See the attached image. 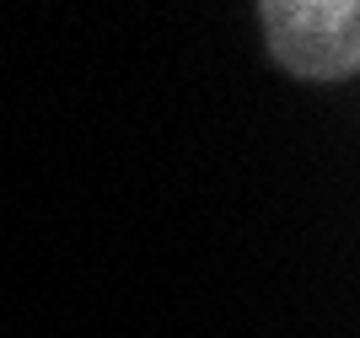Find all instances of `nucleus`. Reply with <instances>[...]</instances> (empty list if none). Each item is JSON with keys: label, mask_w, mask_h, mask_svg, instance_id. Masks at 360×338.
Masks as SVG:
<instances>
[{"label": "nucleus", "mask_w": 360, "mask_h": 338, "mask_svg": "<svg viewBox=\"0 0 360 338\" xmlns=\"http://www.w3.org/2000/svg\"><path fill=\"white\" fill-rule=\"evenodd\" d=\"M264 38L280 70L301 81H349L360 70V6L355 0H269L258 6Z\"/></svg>", "instance_id": "1"}]
</instances>
